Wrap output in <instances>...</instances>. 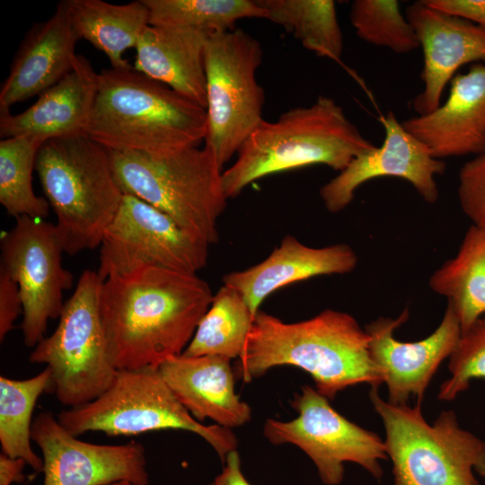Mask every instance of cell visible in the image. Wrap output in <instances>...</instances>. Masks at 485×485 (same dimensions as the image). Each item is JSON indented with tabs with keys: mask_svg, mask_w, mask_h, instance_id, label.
Listing matches in <instances>:
<instances>
[{
	"mask_svg": "<svg viewBox=\"0 0 485 485\" xmlns=\"http://www.w3.org/2000/svg\"><path fill=\"white\" fill-rule=\"evenodd\" d=\"M375 146L341 106L321 95L310 106L288 110L275 121L263 119L223 172L224 190L234 198L260 178L313 164L341 172Z\"/></svg>",
	"mask_w": 485,
	"mask_h": 485,
	"instance_id": "obj_4",
	"label": "cell"
},
{
	"mask_svg": "<svg viewBox=\"0 0 485 485\" xmlns=\"http://www.w3.org/2000/svg\"><path fill=\"white\" fill-rule=\"evenodd\" d=\"M457 193L461 207L472 225L485 232V153L462 166Z\"/></svg>",
	"mask_w": 485,
	"mask_h": 485,
	"instance_id": "obj_33",
	"label": "cell"
},
{
	"mask_svg": "<svg viewBox=\"0 0 485 485\" xmlns=\"http://www.w3.org/2000/svg\"><path fill=\"white\" fill-rule=\"evenodd\" d=\"M451 377L440 386L438 399L452 401L466 391L474 378H485V314L460 340L449 357Z\"/></svg>",
	"mask_w": 485,
	"mask_h": 485,
	"instance_id": "obj_32",
	"label": "cell"
},
{
	"mask_svg": "<svg viewBox=\"0 0 485 485\" xmlns=\"http://www.w3.org/2000/svg\"><path fill=\"white\" fill-rule=\"evenodd\" d=\"M79 40L66 0L61 1L48 20L33 24L22 39L0 89V110H10L61 80L74 67Z\"/></svg>",
	"mask_w": 485,
	"mask_h": 485,
	"instance_id": "obj_19",
	"label": "cell"
},
{
	"mask_svg": "<svg viewBox=\"0 0 485 485\" xmlns=\"http://www.w3.org/2000/svg\"><path fill=\"white\" fill-rule=\"evenodd\" d=\"M31 440L42 454L43 485H111L124 481L149 484L145 448L139 442L82 441L50 411H41L33 419Z\"/></svg>",
	"mask_w": 485,
	"mask_h": 485,
	"instance_id": "obj_14",
	"label": "cell"
},
{
	"mask_svg": "<svg viewBox=\"0 0 485 485\" xmlns=\"http://www.w3.org/2000/svg\"><path fill=\"white\" fill-rule=\"evenodd\" d=\"M208 246L165 213L125 193L99 246L97 273L103 281L149 266L197 274L207 265Z\"/></svg>",
	"mask_w": 485,
	"mask_h": 485,
	"instance_id": "obj_12",
	"label": "cell"
},
{
	"mask_svg": "<svg viewBox=\"0 0 485 485\" xmlns=\"http://www.w3.org/2000/svg\"><path fill=\"white\" fill-rule=\"evenodd\" d=\"M209 485H252L244 476L237 450L229 453L222 472Z\"/></svg>",
	"mask_w": 485,
	"mask_h": 485,
	"instance_id": "obj_36",
	"label": "cell"
},
{
	"mask_svg": "<svg viewBox=\"0 0 485 485\" xmlns=\"http://www.w3.org/2000/svg\"><path fill=\"white\" fill-rule=\"evenodd\" d=\"M369 397L384 426L393 485H479L475 472L485 476V441L462 428L453 410L429 424L421 405L384 401L375 387Z\"/></svg>",
	"mask_w": 485,
	"mask_h": 485,
	"instance_id": "obj_7",
	"label": "cell"
},
{
	"mask_svg": "<svg viewBox=\"0 0 485 485\" xmlns=\"http://www.w3.org/2000/svg\"><path fill=\"white\" fill-rule=\"evenodd\" d=\"M357 264V256L346 243L313 248L287 235L263 261L223 278L238 291L255 317L261 303L276 290L321 275L345 274Z\"/></svg>",
	"mask_w": 485,
	"mask_h": 485,
	"instance_id": "obj_21",
	"label": "cell"
},
{
	"mask_svg": "<svg viewBox=\"0 0 485 485\" xmlns=\"http://www.w3.org/2000/svg\"><path fill=\"white\" fill-rule=\"evenodd\" d=\"M51 388V371L46 366L28 379L0 376V444L2 453L22 458L36 472L43 459L31 447L32 412L40 395Z\"/></svg>",
	"mask_w": 485,
	"mask_h": 485,
	"instance_id": "obj_28",
	"label": "cell"
},
{
	"mask_svg": "<svg viewBox=\"0 0 485 485\" xmlns=\"http://www.w3.org/2000/svg\"><path fill=\"white\" fill-rule=\"evenodd\" d=\"M429 6L485 29V0H424Z\"/></svg>",
	"mask_w": 485,
	"mask_h": 485,
	"instance_id": "obj_35",
	"label": "cell"
},
{
	"mask_svg": "<svg viewBox=\"0 0 485 485\" xmlns=\"http://www.w3.org/2000/svg\"><path fill=\"white\" fill-rule=\"evenodd\" d=\"M72 435L102 432L108 436H131L145 432L179 429L206 440L224 463L236 450L232 429L205 425L192 417L162 377L158 368L118 370L108 390L97 399L57 415Z\"/></svg>",
	"mask_w": 485,
	"mask_h": 485,
	"instance_id": "obj_8",
	"label": "cell"
},
{
	"mask_svg": "<svg viewBox=\"0 0 485 485\" xmlns=\"http://www.w3.org/2000/svg\"><path fill=\"white\" fill-rule=\"evenodd\" d=\"M72 26L78 38L108 57L112 68L131 66L123 53L137 44L149 25V11L143 0L114 4L101 0H66Z\"/></svg>",
	"mask_w": 485,
	"mask_h": 485,
	"instance_id": "obj_24",
	"label": "cell"
},
{
	"mask_svg": "<svg viewBox=\"0 0 485 485\" xmlns=\"http://www.w3.org/2000/svg\"><path fill=\"white\" fill-rule=\"evenodd\" d=\"M0 248V268L17 283L22 300L23 343L35 347L48 321L59 318L64 292L73 286V275L62 263L61 240L55 225L22 216L2 236Z\"/></svg>",
	"mask_w": 485,
	"mask_h": 485,
	"instance_id": "obj_13",
	"label": "cell"
},
{
	"mask_svg": "<svg viewBox=\"0 0 485 485\" xmlns=\"http://www.w3.org/2000/svg\"><path fill=\"white\" fill-rule=\"evenodd\" d=\"M401 124L436 159L484 154L485 63H475L467 73L456 74L445 101L435 110Z\"/></svg>",
	"mask_w": 485,
	"mask_h": 485,
	"instance_id": "obj_18",
	"label": "cell"
},
{
	"mask_svg": "<svg viewBox=\"0 0 485 485\" xmlns=\"http://www.w3.org/2000/svg\"><path fill=\"white\" fill-rule=\"evenodd\" d=\"M297 417L290 421L268 419L263 435L272 445L292 444L306 454L326 485H339L344 463L360 465L373 477L383 475L380 464L388 456L377 434L349 421L335 410L330 400L304 385L291 401Z\"/></svg>",
	"mask_w": 485,
	"mask_h": 485,
	"instance_id": "obj_11",
	"label": "cell"
},
{
	"mask_svg": "<svg viewBox=\"0 0 485 485\" xmlns=\"http://www.w3.org/2000/svg\"><path fill=\"white\" fill-rule=\"evenodd\" d=\"M207 38L185 27L149 24L137 44L134 69L206 108Z\"/></svg>",
	"mask_w": 485,
	"mask_h": 485,
	"instance_id": "obj_23",
	"label": "cell"
},
{
	"mask_svg": "<svg viewBox=\"0 0 485 485\" xmlns=\"http://www.w3.org/2000/svg\"><path fill=\"white\" fill-rule=\"evenodd\" d=\"M149 24L185 27L207 35L234 30L246 18L266 19L257 0H143Z\"/></svg>",
	"mask_w": 485,
	"mask_h": 485,
	"instance_id": "obj_30",
	"label": "cell"
},
{
	"mask_svg": "<svg viewBox=\"0 0 485 485\" xmlns=\"http://www.w3.org/2000/svg\"><path fill=\"white\" fill-rule=\"evenodd\" d=\"M231 360L219 356L172 357L158 370L194 419L227 428L251 420V409L235 392Z\"/></svg>",
	"mask_w": 485,
	"mask_h": 485,
	"instance_id": "obj_22",
	"label": "cell"
},
{
	"mask_svg": "<svg viewBox=\"0 0 485 485\" xmlns=\"http://www.w3.org/2000/svg\"><path fill=\"white\" fill-rule=\"evenodd\" d=\"M349 20L362 40L406 54L419 48L418 37L396 0H355Z\"/></svg>",
	"mask_w": 485,
	"mask_h": 485,
	"instance_id": "obj_31",
	"label": "cell"
},
{
	"mask_svg": "<svg viewBox=\"0 0 485 485\" xmlns=\"http://www.w3.org/2000/svg\"><path fill=\"white\" fill-rule=\"evenodd\" d=\"M103 280L84 270L65 301L56 330L40 341L29 360L51 371V388L69 408L88 403L112 384L118 369L108 351L100 313Z\"/></svg>",
	"mask_w": 485,
	"mask_h": 485,
	"instance_id": "obj_9",
	"label": "cell"
},
{
	"mask_svg": "<svg viewBox=\"0 0 485 485\" xmlns=\"http://www.w3.org/2000/svg\"><path fill=\"white\" fill-rule=\"evenodd\" d=\"M253 320L254 316L242 295L223 285L214 295L208 310L181 355L219 356L230 360L239 358Z\"/></svg>",
	"mask_w": 485,
	"mask_h": 485,
	"instance_id": "obj_26",
	"label": "cell"
},
{
	"mask_svg": "<svg viewBox=\"0 0 485 485\" xmlns=\"http://www.w3.org/2000/svg\"><path fill=\"white\" fill-rule=\"evenodd\" d=\"M26 462L22 458H13L4 453L0 454V485H12L24 479L22 471Z\"/></svg>",
	"mask_w": 485,
	"mask_h": 485,
	"instance_id": "obj_37",
	"label": "cell"
},
{
	"mask_svg": "<svg viewBox=\"0 0 485 485\" xmlns=\"http://www.w3.org/2000/svg\"><path fill=\"white\" fill-rule=\"evenodd\" d=\"M111 485H134L133 483L131 482H128V481H119V482H116V483H113Z\"/></svg>",
	"mask_w": 485,
	"mask_h": 485,
	"instance_id": "obj_38",
	"label": "cell"
},
{
	"mask_svg": "<svg viewBox=\"0 0 485 485\" xmlns=\"http://www.w3.org/2000/svg\"><path fill=\"white\" fill-rule=\"evenodd\" d=\"M266 19L283 27L306 49L340 61L343 35L332 0H257Z\"/></svg>",
	"mask_w": 485,
	"mask_h": 485,
	"instance_id": "obj_27",
	"label": "cell"
},
{
	"mask_svg": "<svg viewBox=\"0 0 485 485\" xmlns=\"http://www.w3.org/2000/svg\"><path fill=\"white\" fill-rule=\"evenodd\" d=\"M281 366L308 373L317 392L329 400L357 384L377 388L384 383L365 329L352 315L332 309L292 323L258 311L238 358L237 375L249 383Z\"/></svg>",
	"mask_w": 485,
	"mask_h": 485,
	"instance_id": "obj_2",
	"label": "cell"
},
{
	"mask_svg": "<svg viewBox=\"0 0 485 485\" xmlns=\"http://www.w3.org/2000/svg\"><path fill=\"white\" fill-rule=\"evenodd\" d=\"M262 57L260 43L242 30L208 35L205 145L222 166L264 119L265 94L256 78Z\"/></svg>",
	"mask_w": 485,
	"mask_h": 485,
	"instance_id": "obj_10",
	"label": "cell"
},
{
	"mask_svg": "<svg viewBox=\"0 0 485 485\" xmlns=\"http://www.w3.org/2000/svg\"><path fill=\"white\" fill-rule=\"evenodd\" d=\"M97 89L98 74L77 55L73 69L28 109L19 114L0 110L2 139L34 136L47 141L87 135Z\"/></svg>",
	"mask_w": 485,
	"mask_h": 485,
	"instance_id": "obj_20",
	"label": "cell"
},
{
	"mask_svg": "<svg viewBox=\"0 0 485 485\" xmlns=\"http://www.w3.org/2000/svg\"><path fill=\"white\" fill-rule=\"evenodd\" d=\"M429 287L445 296L458 317L462 333L485 314V232L472 225L456 255L430 277Z\"/></svg>",
	"mask_w": 485,
	"mask_h": 485,
	"instance_id": "obj_25",
	"label": "cell"
},
{
	"mask_svg": "<svg viewBox=\"0 0 485 485\" xmlns=\"http://www.w3.org/2000/svg\"><path fill=\"white\" fill-rule=\"evenodd\" d=\"M22 300L17 283L0 268V341L14 328L17 317L22 313Z\"/></svg>",
	"mask_w": 485,
	"mask_h": 485,
	"instance_id": "obj_34",
	"label": "cell"
},
{
	"mask_svg": "<svg viewBox=\"0 0 485 485\" xmlns=\"http://www.w3.org/2000/svg\"><path fill=\"white\" fill-rule=\"evenodd\" d=\"M405 16L423 51V89L413 99L412 107L418 115H425L441 104L445 86L461 66L485 63V29L435 9L424 0L410 4Z\"/></svg>",
	"mask_w": 485,
	"mask_h": 485,
	"instance_id": "obj_17",
	"label": "cell"
},
{
	"mask_svg": "<svg viewBox=\"0 0 485 485\" xmlns=\"http://www.w3.org/2000/svg\"><path fill=\"white\" fill-rule=\"evenodd\" d=\"M44 139L34 136L4 138L0 141V203L16 217L44 219L50 206L32 187V172Z\"/></svg>",
	"mask_w": 485,
	"mask_h": 485,
	"instance_id": "obj_29",
	"label": "cell"
},
{
	"mask_svg": "<svg viewBox=\"0 0 485 485\" xmlns=\"http://www.w3.org/2000/svg\"><path fill=\"white\" fill-rule=\"evenodd\" d=\"M381 121L384 129L382 146L355 157L320 189V196L331 213L346 208L362 184L382 177L409 181L428 203L438 199L435 177L444 173L445 163L433 157L427 146L409 133L392 111L383 116Z\"/></svg>",
	"mask_w": 485,
	"mask_h": 485,
	"instance_id": "obj_15",
	"label": "cell"
},
{
	"mask_svg": "<svg viewBox=\"0 0 485 485\" xmlns=\"http://www.w3.org/2000/svg\"><path fill=\"white\" fill-rule=\"evenodd\" d=\"M35 170L65 253L99 247L124 196L109 150L87 135L48 139Z\"/></svg>",
	"mask_w": 485,
	"mask_h": 485,
	"instance_id": "obj_5",
	"label": "cell"
},
{
	"mask_svg": "<svg viewBox=\"0 0 485 485\" xmlns=\"http://www.w3.org/2000/svg\"><path fill=\"white\" fill-rule=\"evenodd\" d=\"M409 315V309L405 308L396 319L380 317L366 325L365 331L369 336L372 359L387 385L388 401L408 404L414 397L417 404L421 405L433 375L442 361L453 353L462 330L454 309L447 303L440 324L430 335L418 341H400L393 332Z\"/></svg>",
	"mask_w": 485,
	"mask_h": 485,
	"instance_id": "obj_16",
	"label": "cell"
},
{
	"mask_svg": "<svg viewBox=\"0 0 485 485\" xmlns=\"http://www.w3.org/2000/svg\"><path fill=\"white\" fill-rule=\"evenodd\" d=\"M109 153L124 194L165 213L208 245L217 242V220L228 198L223 187V166L207 146L156 155Z\"/></svg>",
	"mask_w": 485,
	"mask_h": 485,
	"instance_id": "obj_6",
	"label": "cell"
},
{
	"mask_svg": "<svg viewBox=\"0 0 485 485\" xmlns=\"http://www.w3.org/2000/svg\"><path fill=\"white\" fill-rule=\"evenodd\" d=\"M213 296L197 274L161 267L107 278L100 313L115 367L158 368L181 355Z\"/></svg>",
	"mask_w": 485,
	"mask_h": 485,
	"instance_id": "obj_1",
	"label": "cell"
},
{
	"mask_svg": "<svg viewBox=\"0 0 485 485\" xmlns=\"http://www.w3.org/2000/svg\"><path fill=\"white\" fill-rule=\"evenodd\" d=\"M87 135L110 151L165 154L198 146L206 108L135 70L103 69Z\"/></svg>",
	"mask_w": 485,
	"mask_h": 485,
	"instance_id": "obj_3",
	"label": "cell"
}]
</instances>
